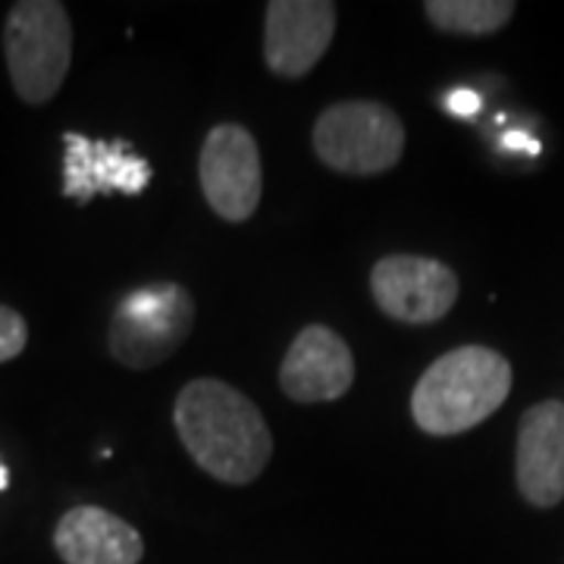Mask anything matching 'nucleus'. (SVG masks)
Returning <instances> with one entry per match:
<instances>
[{
    "instance_id": "nucleus-1",
    "label": "nucleus",
    "mask_w": 564,
    "mask_h": 564,
    "mask_svg": "<svg viewBox=\"0 0 564 564\" xmlns=\"http://www.w3.org/2000/svg\"><path fill=\"white\" fill-rule=\"evenodd\" d=\"M173 423L192 462L220 484H254L273 458V433L261 408L223 380L204 377L185 386Z\"/></svg>"
},
{
    "instance_id": "nucleus-2",
    "label": "nucleus",
    "mask_w": 564,
    "mask_h": 564,
    "mask_svg": "<svg viewBox=\"0 0 564 564\" xmlns=\"http://www.w3.org/2000/svg\"><path fill=\"white\" fill-rule=\"evenodd\" d=\"M511 392V364L486 345L433 361L411 392V417L430 436H458L492 417Z\"/></svg>"
},
{
    "instance_id": "nucleus-3",
    "label": "nucleus",
    "mask_w": 564,
    "mask_h": 564,
    "mask_svg": "<svg viewBox=\"0 0 564 564\" xmlns=\"http://www.w3.org/2000/svg\"><path fill=\"white\" fill-rule=\"evenodd\" d=\"M195 299L180 282H148L122 295L107 345L110 355L129 370H151L170 361L195 329Z\"/></svg>"
},
{
    "instance_id": "nucleus-4",
    "label": "nucleus",
    "mask_w": 564,
    "mask_h": 564,
    "mask_svg": "<svg viewBox=\"0 0 564 564\" xmlns=\"http://www.w3.org/2000/svg\"><path fill=\"white\" fill-rule=\"evenodd\" d=\"M10 82L25 104H47L73 63V22L57 0H20L3 25Z\"/></svg>"
},
{
    "instance_id": "nucleus-5",
    "label": "nucleus",
    "mask_w": 564,
    "mask_h": 564,
    "mask_svg": "<svg viewBox=\"0 0 564 564\" xmlns=\"http://www.w3.org/2000/svg\"><path fill=\"white\" fill-rule=\"evenodd\" d=\"M314 151L336 173L380 176L402 161L404 126L380 101L333 104L314 122Z\"/></svg>"
},
{
    "instance_id": "nucleus-6",
    "label": "nucleus",
    "mask_w": 564,
    "mask_h": 564,
    "mask_svg": "<svg viewBox=\"0 0 564 564\" xmlns=\"http://www.w3.org/2000/svg\"><path fill=\"white\" fill-rule=\"evenodd\" d=\"M204 198L226 223L254 217L263 195L261 151L254 135L239 122H220L207 132L198 158Z\"/></svg>"
},
{
    "instance_id": "nucleus-7",
    "label": "nucleus",
    "mask_w": 564,
    "mask_h": 564,
    "mask_svg": "<svg viewBox=\"0 0 564 564\" xmlns=\"http://www.w3.org/2000/svg\"><path fill=\"white\" fill-rule=\"evenodd\" d=\"M370 292L386 317L399 323H436L458 302L452 267L417 254H389L373 263Z\"/></svg>"
},
{
    "instance_id": "nucleus-8",
    "label": "nucleus",
    "mask_w": 564,
    "mask_h": 564,
    "mask_svg": "<svg viewBox=\"0 0 564 564\" xmlns=\"http://www.w3.org/2000/svg\"><path fill=\"white\" fill-rule=\"evenodd\" d=\"M336 35V7L329 0H273L263 25V57L270 73L302 79L323 61Z\"/></svg>"
},
{
    "instance_id": "nucleus-9",
    "label": "nucleus",
    "mask_w": 564,
    "mask_h": 564,
    "mask_svg": "<svg viewBox=\"0 0 564 564\" xmlns=\"http://www.w3.org/2000/svg\"><path fill=\"white\" fill-rule=\"evenodd\" d=\"M151 182V163L132 151L129 141H98L63 135V195L88 204L98 195H141Z\"/></svg>"
},
{
    "instance_id": "nucleus-10",
    "label": "nucleus",
    "mask_w": 564,
    "mask_h": 564,
    "mask_svg": "<svg viewBox=\"0 0 564 564\" xmlns=\"http://www.w3.org/2000/svg\"><path fill=\"white\" fill-rule=\"evenodd\" d=\"M351 383H355V358L348 343L323 323L304 326L282 358V392L292 402L321 404L343 399Z\"/></svg>"
},
{
    "instance_id": "nucleus-11",
    "label": "nucleus",
    "mask_w": 564,
    "mask_h": 564,
    "mask_svg": "<svg viewBox=\"0 0 564 564\" xmlns=\"http://www.w3.org/2000/svg\"><path fill=\"white\" fill-rule=\"evenodd\" d=\"M518 489L536 508L564 499V402L533 404L518 426Z\"/></svg>"
},
{
    "instance_id": "nucleus-12",
    "label": "nucleus",
    "mask_w": 564,
    "mask_h": 564,
    "mask_svg": "<svg viewBox=\"0 0 564 564\" xmlns=\"http://www.w3.org/2000/svg\"><path fill=\"white\" fill-rule=\"evenodd\" d=\"M54 549L66 564H139L144 540L120 514L98 505H79L57 521Z\"/></svg>"
},
{
    "instance_id": "nucleus-13",
    "label": "nucleus",
    "mask_w": 564,
    "mask_h": 564,
    "mask_svg": "<svg viewBox=\"0 0 564 564\" xmlns=\"http://www.w3.org/2000/svg\"><path fill=\"white\" fill-rule=\"evenodd\" d=\"M511 0H430L423 3V13L430 25H436L445 35H467L484 39L499 32L514 17Z\"/></svg>"
},
{
    "instance_id": "nucleus-14",
    "label": "nucleus",
    "mask_w": 564,
    "mask_h": 564,
    "mask_svg": "<svg viewBox=\"0 0 564 564\" xmlns=\"http://www.w3.org/2000/svg\"><path fill=\"white\" fill-rule=\"evenodd\" d=\"M25 345H29V326L22 321V314L0 304V364L20 358Z\"/></svg>"
},
{
    "instance_id": "nucleus-15",
    "label": "nucleus",
    "mask_w": 564,
    "mask_h": 564,
    "mask_svg": "<svg viewBox=\"0 0 564 564\" xmlns=\"http://www.w3.org/2000/svg\"><path fill=\"white\" fill-rule=\"evenodd\" d=\"M448 107H452V113H458V117H474L477 110H480V98L474 95V91H455L452 98H448Z\"/></svg>"
},
{
    "instance_id": "nucleus-16",
    "label": "nucleus",
    "mask_w": 564,
    "mask_h": 564,
    "mask_svg": "<svg viewBox=\"0 0 564 564\" xmlns=\"http://www.w3.org/2000/svg\"><path fill=\"white\" fill-rule=\"evenodd\" d=\"M502 144L508 148V151H530V154H536V151H540V144H536V141H530V135H521V132L508 135Z\"/></svg>"
},
{
    "instance_id": "nucleus-17",
    "label": "nucleus",
    "mask_w": 564,
    "mask_h": 564,
    "mask_svg": "<svg viewBox=\"0 0 564 564\" xmlns=\"http://www.w3.org/2000/svg\"><path fill=\"white\" fill-rule=\"evenodd\" d=\"M7 484H10V470H7V464L0 462V492L7 489Z\"/></svg>"
}]
</instances>
